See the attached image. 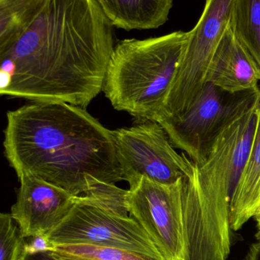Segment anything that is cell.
I'll return each mask as SVG.
<instances>
[{"label":"cell","instance_id":"cell-15","mask_svg":"<svg viewBox=\"0 0 260 260\" xmlns=\"http://www.w3.org/2000/svg\"><path fill=\"white\" fill-rule=\"evenodd\" d=\"M50 251L56 260H166L162 256L89 244L55 245Z\"/></svg>","mask_w":260,"mask_h":260},{"label":"cell","instance_id":"cell-8","mask_svg":"<svg viewBox=\"0 0 260 260\" xmlns=\"http://www.w3.org/2000/svg\"><path fill=\"white\" fill-rule=\"evenodd\" d=\"M184 179L163 184L142 178L128 189V209L166 260H186Z\"/></svg>","mask_w":260,"mask_h":260},{"label":"cell","instance_id":"cell-13","mask_svg":"<svg viewBox=\"0 0 260 260\" xmlns=\"http://www.w3.org/2000/svg\"><path fill=\"white\" fill-rule=\"evenodd\" d=\"M230 27L260 71V0H237Z\"/></svg>","mask_w":260,"mask_h":260},{"label":"cell","instance_id":"cell-11","mask_svg":"<svg viewBox=\"0 0 260 260\" xmlns=\"http://www.w3.org/2000/svg\"><path fill=\"white\" fill-rule=\"evenodd\" d=\"M250 152L230 203V227L241 229L260 206V99Z\"/></svg>","mask_w":260,"mask_h":260},{"label":"cell","instance_id":"cell-17","mask_svg":"<svg viewBox=\"0 0 260 260\" xmlns=\"http://www.w3.org/2000/svg\"><path fill=\"white\" fill-rule=\"evenodd\" d=\"M101 207L122 216H129L128 190L116 186L115 183H102L84 194Z\"/></svg>","mask_w":260,"mask_h":260},{"label":"cell","instance_id":"cell-2","mask_svg":"<svg viewBox=\"0 0 260 260\" xmlns=\"http://www.w3.org/2000/svg\"><path fill=\"white\" fill-rule=\"evenodd\" d=\"M5 154L18 177L35 176L75 197L122 180L112 130L85 108L32 102L7 113Z\"/></svg>","mask_w":260,"mask_h":260},{"label":"cell","instance_id":"cell-14","mask_svg":"<svg viewBox=\"0 0 260 260\" xmlns=\"http://www.w3.org/2000/svg\"><path fill=\"white\" fill-rule=\"evenodd\" d=\"M45 0H0V49L13 42Z\"/></svg>","mask_w":260,"mask_h":260},{"label":"cell","instance_id":"cell-21","mask_svg":"<svg viewBox=\"0 0 260 260\" xmlns=\"http://www.w3.org/2000/svg\"><path fill=\"white\" fill-rule=\"evenodd\" d=\"M255 220L256 221V227H257V234H256V237L257 239H260V207L256 212V215L254 216Z\"/></svg>","mask_w":260,"mask_h":260},{"label":"cell","instance_id":"cell-7","mask_svg":"<svg viewBox=\"0 0 260 260\" xmlns=\"http://www.w3.org/2000/svg\"><path fill=\"white\" fill-rule=\"evenodd\" d=\"M46 237L53 246L89 244L162 256L134 218L106 210L85 196L76 197L67 216Z\"/></svg>","mask_w":260,"mask_h":260},{"label":"cell","instance_id":"cell-12","mask_svg":"<svg viewBox=\"0 0 260 260\" xmlns=\"http://www.w3.org/2000/svg\"><path fill=\"white\" fill-rule=\"evenodd\" d=\"M114 27L130 31L150 30L169 19L174 0H96Z\"/></svg>","mask_w":260,"mask_h":260},{"label":"cell","instance_id":"cell-5","mask_svg":"<svg viewBox=\"0 0 260 260\" xmlns=\"http://www.w3.org/2000/svg\"><path fill=\"white\" fill-rule=\"evenodd\" d=\"M237 0H206L203 15L189 39L169 87L159 120L183 115L207 83L209 67L227 29Z\"/></svg>","mask_w":260,"mask_h":260},{"label":"cell","instance_id":"cell-3","mask_svg":"<svg viewBox=\"0 0 260 260\" xmlns=\"http://www.w3.org/2000/svg\"><path fill=\"white\" fill-rule=\"evenodd\" d=\"M188 39L189 32L179 30L117 43L102 88L113 108L140 121L157 122Z\"/></svg>","mask_w":260,"mask_h":260},{"label":"cell","instance_id":"cell-20","mask_svg":"<svg viewBox=\"0 0 260 260\" xmlns=\"http://www.w3.org/2000/svg\"><path fill=\"white\" fill-rule=\"evenodd\" d=\"M246 260H260V239L258 240L257 242L252 244Z\"/></svg>","mask_w":260,"mask_h":260},{"label":"cell","instance_id":"cell-6","mask_svg":"<svg viewBox=\"0 0 260 260\" xmlns=\"http://www.w3.org/2000/svg\"><path fill=\"white\" fill-rule=\"evenodd\" d=\"M122 180L135 186L142 178L172 184L188 178L195 163L175 149L163 126L146 120L112 130Z\"/></svg>","mask_w":260,"mask_h":260},{"label":"cell","instance_id":"cell-10","mask_svg":"<svg viewBox=\"0 0 260 260\" xmlns=\"http://www.w3.org/2000/svg\"><path fill=\"white\" fill-rule=\"evenodd\" d=\"M259 81V68L230 26L211 62L206 82L236 94L260 89Z\"/></svg>","mask_w":260,"mask_h":260},{"label":"cell","instance_id":"cell-16","mask_svg":"<svg viewBox=\"0 0 260 260\" xmlns=\"http://www.w3.org/2000/svg\"><path fill=\"white\" fill-rule=\"evenodd\" d=\"M25 238L10 213L0 214V260H22Z\"/></svg>","mask_w":260,"mask_h":260},{"label":"cell","instance_id":"cell-4","mask_svg":"<svg viewBox=\"0 0 260 260\" xmlns=\"http://www.w3.org/2000/svg\"><path fill=\"white\" fill-rule=\"evenodd\" d=\"M260 99V89L230 94L207 82L195 103L183 115L157 121L175 148L194 163L207 157L217 138L251 109Z\"/></svg>","mask_w":260,"mask_h":260},{"label":"cell","instance_id":"cell-18","mask_svg":"<svg viewBox=\"0 0 260 260\" xmlns=\"http://www.w3.org/2000/svg\"><path fill=\"white\" fill-rule=\"evenodd\" d=\"M53 246L49 242L47 237H30L25 238V253H35L51 250Z\"/></svg>","mask_w":260,"mask_h":260},{"label":"cell","instance_id":"cell-19","mask_svg":"<svg viewBox=\"0 0 260 260\" xmlns=\"http://www.w3.org/2000/svg\"><path fill=\"white\" fill-rule=\"evenodd\" d=\"M22 260H56L52 256L50 250L35 253H25Z\"/></svg>","mask_w":260,"mask_h":260},{"label":"cell","instance_id":"cell-9","mask_svg":"<svg viewBox=\"0 0 260 260\" xmlns=\"http://www.w3.org/2000/svg\"><path fill=\"white\" fill-rule=\"evenodd\" d=\"M18 178L20 187L11 215L24 238L47 236L67 216L77 197L30 174Z\"/></svg>","mask_w":260,"mask_h":260},{"label":"cell","instance_id":"cell-1","mask_svg":"<svg viewBox=\"0 0 260 260\" xmlns=\"http://www.w3.org/2000/svg\"><path fill=\"white\" fill-rule=\"evenodd\" d=\"M113 27L96 0H45L0 49V94L86 108L103 88Z\"/></svg>","mask_w":260,"mask_h":260},{"label":"cell","instance_id":"cell-22","mask_svg":"<svg viewBox=\"0 0 260 260\" xmlns=\"http://www.w3.org/2000/svg\"><path fill=\"white\" fill-rule=\"evenodd\" d=\"M259 207H260V206H259Z\"/></svg>","mask_w":260,"mask_h":260}]
</instances>
